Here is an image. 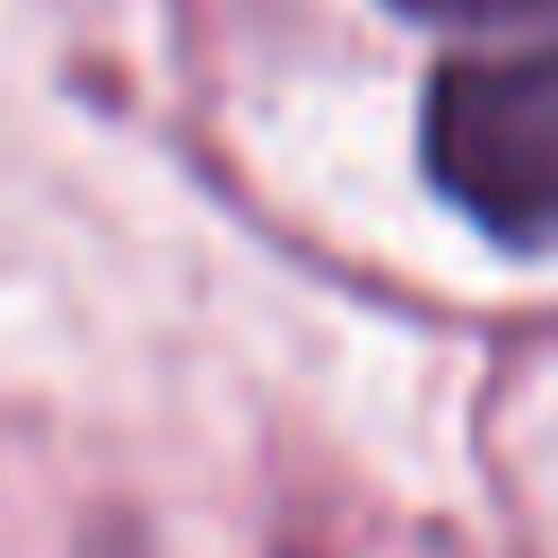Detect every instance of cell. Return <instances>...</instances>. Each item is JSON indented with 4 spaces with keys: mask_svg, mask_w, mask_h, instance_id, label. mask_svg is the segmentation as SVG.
<instances>
[{
    "mask_svg": "<svg viewBox=\"0 0 558 558\" xmlns=\"http://www.w3.org/2000/svg\"><path fill=\"white\" fill-rule=\"evenodd\" d=\"M436 192L514 253H558V44L471 52L427 78Z\"/></svg>",
    "mask_w": 558,
    "mask_h": 558,
    "instance_id": "cell-1",
    "label": "cell"
},
{
    "mask_svg": "<svg viewBox=\"0 0 558 558\" xmlns=\"http://www.w3.org/2000/svg\"><path fill=\"white\" fill-rule=\"evenodd\" d=\"M410 17H436V26H523V17H549L558 0H392Z\"/></svg>",
    "mask_w": 558,
    "mask_h": 558,
    "instance_id": "cell-2",
    "label": "cell"
}]
</instances>
